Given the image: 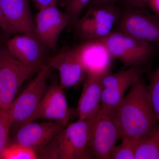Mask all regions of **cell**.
<instances>
[{"instance_id":"28","label":"cell","mask_w":159,"mask_h":159,"mask_svg":"<svg viewBox=\"0 0 159 159\" xmlns=\"http://www.w3.org/2000/svg\"><path fill=\"white\" fill-rule=\"evenodd\" d=\"M148 7H150L155 15L159 17V0H149Z\"/></svg>"},{"instance_id":"22","label":"cell","mask_w":159,"mask_h":159,"mask_svg":"<svg viewBox=\"0 0 159 159\" xmlns=\"http://www.w3.org/2000/svg\"><path fill=\"white\" fill-rule=\"evenodd\" d=\"M9 108L0 109V157L10 141L11 119Z\"/></svg>"},{"instance_id":"12","label":"cell","mask_w":159,"mask_h":159,"mask_svg":"<svg viewBox=\"0 0 159 159\" xmlns=\"http://www.w3.org/2000/svg\"><path fill=\"white\" fill-rule=\"evenodd\" d=\"M6 48L20 62L37 71L44 65L46 51L49 49L34 35L29 34L12 38L7 42Z\"/></svg>"},{"instance_id":"29","label":"cell","mask_w":159,"mask_h":159,"mask_svg":"<svg viewBox=\"0 0 159 159\" xmlns=\"http://www.w3.org/2000/svg\"><path fill=\"white\" fill-rule=\"evenodd\" d=\"M158 159H159V156H158Z\"/></svg>"},{"instance_id":"23","label":"cell","mask_w":159,"mask_h":159,"mask_svg":"<svg viewBox=\"0 0 159 159\" xmlns=\"http://www.w3.org/2000/svg\"><path fill=\"white\" fill-rule=\"evenodd\" d=\"M92 0H65V13L68 17L69 24L76 23L86 6Z\"/></svg>"},{"instance_id":"3","label":"cell","mask_w":159,"mask_h":159,"mask_svg":"<svg viewBox=\"0 0 159 159\" xmlns=\"http://www.w3.org/2000/svg\"><path fill=\"white\" fill-rule=\"evenodd\" d=\"M51 69L48 63L43 65L35 77L12 102L9 108L10 130L14 131V134L20 127L32 122L48 88V80Z\"/></svg>"},{"instance_id":"14","label":"cell","mask_w":159,"mask_h":159,"mask_svg":"<svg viewBox=\"0 0 159 159\" xmlns=\"http://www.w3.org/2000/svg\"><path fill=\"white\" fill-rule=\"evenodd\" d=\"M87 74L103 76L110 71L112 57L99 39L88 40L74 48Z\"/></svg>"},{"instance_id":"5","label":"cell","mask_w":159,"mask_h":159,"mask_svg":"<svg viewBox=\"0 0 159 159\" xmlns=\"http://www.w3.org/2000/svg\"><path fill=\"white\" fill-rule=\"evenodd\" d=\"M90 122V146L94 159H110L120 133L115 111L102 108Z\"/></svg>"},{"instance_id":"18","label":"cell","mask_w":159,"mask_h":159,"mask_svg":"<svg viewBox=\"0 0 159 159\" xmlns=\"http://www.w3.org/2000/svg\"><path fill=\"white\" fill-rule=\"evenodd\" d=\"M159 155V129L157 126L152 134L140 140L135 159H158Z\"/></svg>"},{"instance_id":"10","label":"cell","mask_w":159,"mask_h":159,"mask_svg":"<svg viewBox=\"0 0 159 159\" xmlns=\"http://www.w3.org/2000/svg\"><path fill=\"white\" fill-rule=\"evenodd\" d=\"M144 42L159 43V17L141 11H132L121 19L119 31Z\"/></svg>"},{"instance_id":"15","label":"cell","mask_w":159,"mask_h":159,"mask_svg":"<svg viewBox=\"0 0 159 159\" xmlns=\"http://www.w3.org/2000/svg\"><path fill=\"white\" fill-rule=\"evenodd\" d=\"M0 8L15 34L34 35V19L29 0H0Z\"/></svg>"},{"instance_id":"6","label":"cell","mask_w":159,"mask_h":159,"mask_svg":"<svg viewBox=\"0 0 159 159\" xmlns=\"http://www.w3.org/2000/svg\"><path fill=\"white\" fill-rule=\"evenodd\" d=\"M38 71L16 58L7 48H0V109L9 108L21 85Z\"/></svg>"},{"instance_id":"24","label":"cell","mask_w":159,"mask_h":159,"mask_svg":"<svg viewBox=\"0 0 159 159\" xmlns=\"http://www.w3.org/2000/svg\"><path fill=\"white\" fill-rule=\"evenodd\" d=\"M0 28L6 34H15L14 31L7 22L2 11L0 8Z\"/></svg>"},{"instance_id":"2","label":"cell","mask_w":159,"mask_h":159,"mask_svg":"<svg viewBox=\"0 0 159 159\" xmlns=\"http://www.w3.org/2000/svg\"><path fill=\"white\" fill-rule=\"evenodd\" d=\"M90 122L79 119L68 124L40 152L39 158L94 159L90 146Z\"/></svg>"},{"instance_id":"7","label":"cell","mask_w":159,"mask_h":159,"mask_svg":"<svg viewBox=\"0 0 159 159\" xmlns=\"http://www.w3.org/2000/svg\"><path fill=\"white\" fill-rule=\"evenodd\" d=\"M140 68L132 67L115 73L110 71L103 76L101 107L116 110L127 89L142 78Z\"/></svg>"},{"instance_id":"20","label":"cell","mask_w":159,"mask_h":159,"mask_svg":"<svg viewBox=\"0 0 159 159\" xmlns=\"http://www.w3.org/2000/svg\"><path fill=\"white\" fill-rule=\"evenodd\" d=\"M121 140L122 142L115 146L110 159H135L137 146L140 140L128 138Z\"/></svg>"},{"instance_id":"21","label":"cell","mask_w":159,"mask_h":159,"mask_svg":"<svg viewBox=\"0 0 159 159\" xmlns=\"http://www.w3.org/2000/svg\"><path fill=\"white\" fill-rule=\"evenodd\" d=\"M152 107L157 121L159 128V65L151 74L150 83L147 87Z\"/></svg>"},{"instance_id":"16","label":"cell","mask_w":159,"mask_h":159,"mask_svg":"<svg viewBox=\"0 0 159 159\" xmlns=\"http://www.w3.org/2000/svg\"><path fill=\"white\" fill-rule=\"evenodd\" d=\"M103 76L86 74L77 105L78 119L90 120L100 109Z\"/></svg>"},{"instance_id":"25","label":"cell","mask_w":159,"mask_h":159,"mask_svg":"<svg viewBox=\"0 0 159 159\" xmlns=\"http://www.w3.org/2000/svg\"><path fill=\"white\" fill-rule=\"evenodd\" d=\"M39 10L49 6H56L58 0H32Z\"/></svg>"},{"instance_id":"19","label":"cell","mask_w":159,"mask_h":159,"mask_svg":"<svg viewBox=\"0 0 159 159\" xmlns=\"http://www.w3.org/2000/svg\"><path fill=\"white\" fill-rule=\"evenodd\" d=\"M36 151L16 143H9L3 152L0 159H36Z\"/></svg>"},{"instance_id":"27","label":"cell","mask_w":159,"mask_h":159,"mask_svg":"<svg viewBox=\"0 0 159 159\" xmlns=\"http://www.w3.org/2000/svg\"><path fill=\"white\" fill-rule=\"evenodd\" d=\"M118 0H92L91 5L92 7L114 5Z\"/></svg>"},{"instance_id":"4","label":"cell","mask_w":159,"mask_h":159,"mask_svg":"<svg viewBox=\"0 0 159 159\" xmlns=\"http://www.w3.org/2000/svg\"><path fill=\"white\" fill-rule=\"evenodd\" d=\"M100 40L113 59L118 60L126 67H140L148 62L154 52L153 44L141 41L118 31Z\"/></svg>"},{"instance_id":"8","label":"cell","mask_w":159,"mask_h":159,"mask_svg":"<svg viewBox=\"0 0 159 159\" xmlns=\"http://www.w3.org/2000/svg\"><path fill=\"white\" fill-rule=\"evenodd\" d=\"M34 18V36L51 50H55L61 32L69 24L68 17L56 6L39 10Z\"/></svg>"},{"instance_id":"1","label":"cell","mask_w":159,"mask_h":159,"mask_svg":"<svg viewBox=\"0 0 159 159\" xmlns=\"http://www.w3.org/2000/svg\"><path fill=\"white\" fill-rule=\"evenodd\" d=\"M120 140L128 138L141 140L154 131L157 121L142 78L130 88L115 110Z\"/></svg>"},{"instance_id":"9","label":"cell","mask_w":159,"mask_h":159,"mask_svg":"<svg viewBox=\"0 0 159 159\" xmlns=\"http://www.w3.org/2000/svg\"><path fill=\"white\" fill-rule=\"evenodd\" d=\"M63 90L59 84H51L47 89L32 122L45 119L52 120L63 127L68 124L73 113Z\"/></svg>"},{"instance_id":"11","label":"cell","mask_w":159,"mask_h":159,"mask_svg":"<svg viewBox=\"0 0 159 159\" xmlns=\"http://www.w3.org/2000/svg\"><path fill=\"white\" fill-rule=\"evenodd\" d=\"M55 122H29L20 127L9 143H16L36 151L48 144L63 129Z\"/></svg>"},{"instance_id":"26","label":"cell","mask_w":159,"mask_h":159,"mask_svg":"<svg viewBox=\"0 0 159 159\" xmlns=\"http://www.w3.org/2000/svg\"><path fill=\"white\" fill-rule=\"evenodd\" d=\"M132 6L141 9L148 7L149 0H126Z\"/></svg>"},{"instance_id":"17","label":"cell","mask_w":159,"mask_h":159,"mask_svg":"<svg viewBox=\"0 0 159 159\" xmlns=\"http://www.w3.org/2000/svg\"><path fill=\"white\" fill-rule=\"evenodd\" d=\"M80 35L88 40L103 38L112 32L114 25L92 20L83 16L76 22Z\"/></svg>"},{"instance_id":"13","label":"cell","mask_w":159,"mask_h":159,"mask_svg":"<svg viewBox=\"0 0 159 159\" xmlns=\"http://www.w3.org/2000/svg\"><path fill=\"white\" fill-rule=\"evenodd\" d=\"M48 63L58 72L59 84L64 89L77 86L86 74L82 61L74 48L61 52Z\"/></svg>"}]
</instances>
